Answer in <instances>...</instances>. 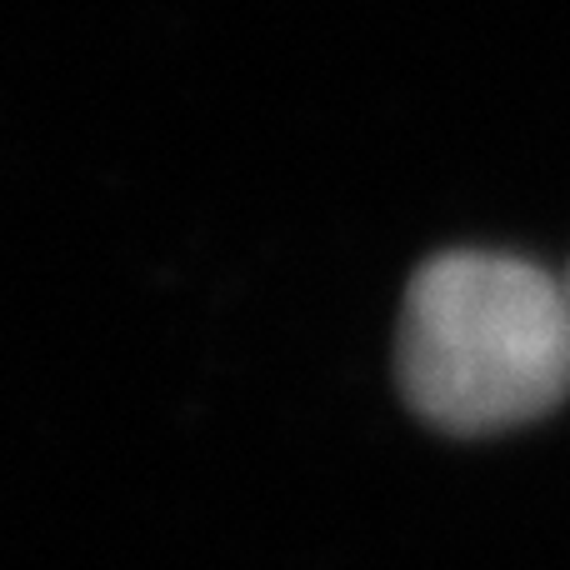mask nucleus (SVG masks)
Returning a JSON list of instances; mask_svg holds the SVG:
<instances>
[{
	"label": "nucleus",
	"mask_w": 570,
	"mask_h": 570,
	"mask_svg": "<svg viewBox=\"0 0 570 570\" xmlns=\"http://www.w3.org/2000/svg\"><path fill=\"white\" fill-rule=\"evenodd\" d=\"M395 391L451 441L551 421L570 401V291L521 250L451 246L415 266L395 321Z\"/></svg>",
	"instance_id": "nucleus-1"
},
{
	"label": "nucleus",
	"mask_w": 570,
	"mask_h": 570,
	"mask_svg": "<svg viewBox=\"0 0 570 570\" xmlns=\"http://www.w3.org/2000/svg\"><path fill=\"white\" fill-rule=\"evenodd\" d=\"M566 291H570V266H566Z\"/></svg>",
	"instance_id": "nucleus-2"
}]
</instances>
